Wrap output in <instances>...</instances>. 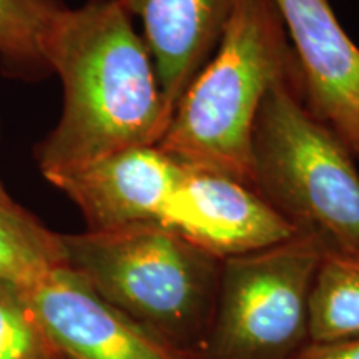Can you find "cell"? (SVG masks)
I'll return each mask as SVG.
<instances>
[{
	"label": "cell",
	"mask_w": 359,
	"mask_h": 359,
	"mask_svg": "<svg viewBox=\"0 0 359 359\" xmlns=\"http://www.w3.org/2000/svg\"><path fill=\"white\" fill-rule=\"evenodd\" d=\"M43 52L64 85L60 120L35 147L45 178L160 142L172 114L147 45L118 0L65 7Z\"/></svg>",
	"instance_id": "cell-1"
},
{
	"label": "cell",
	"mask_w": 359,
	"mask_h": 359,
	"mask_svg": "<svg viewBox=\"0 0 359 359\" xmlns=\"http://www.w3.org/2000/svg\"><path fill=\"white\" fill-rule=\"evenodd\" d=\"M275 0H238L222 42L156 147L187 170L251 187V135L268 90L298 70Z\"/></svg>",
	"instance_id": "cell-2"
},
{
	"label": "cell",
	"mask_w": 359,
	"mask_h": 359,
	"mask_svg": "<svg viewBox=\"0 0 359 359\" xmlns=\"http://www.w3.org/2000/svg\"><path fill=\"white\" fill-rule=\"evenodd\" d=\"M60 238L67 266L105 302L196 359L212 326L223 258L156 223Z\"/></svg>",
	"instance_id": "cell-3"
},
{
	"label": "cell",
	"mask_w": 359,
	"mask_h": 359,
	"mask_svg": "<svg viewBox=\"0 0 359 359\" xmlns=\"http://www.w3.org/2000/svg\"><path fill=\"white\" fill-rule=\"evenodd\" d=\"M251 188L323 253L359 257L354 156L304 102L299 69L273 83L251 135Z\"/></svg>",
	"instance_id": "cell-4"
},
{
	"label": "cell",
	"mask_w": 359,
	"mask_h": 359,
	"mask_svg": "<svg viewBox=\"0 0 359 359\" xmlns=\"http://www.w3.org/2000/svg\"><path fill=\"white\" fill-rule=\"evenodd\" d=\"M313 238L223 258L210 333L196 359H294L309 343V293L323 258Z\"/></svg>",
	"instance_id": "cell-5"
},
{
	"label": "cell",
	"mask_w": 359,
	"mask_h": 359,
	"mask_svg": "<svg viewBox=\"0 0 359 359\" xmlns=\"http://www.w3.org/2000/svg\"><path fill=\"white\" fill-rule=\"evenodd\" d=\"M19 294L64 359H193L105 302L65 263Z\"/></svg>",
	"instance_id": "cell-6"
},
{
	"label": "cell",
	"mask_w": 359,
	"mask_h": 359,
	"mask_svg": "<svg viewBox=\"0 0 359 359\" xmlns=\"http://www.w3.org/2000/svg\"><path fill=\"white\" fill-rule=\"evenodd\" d=\"M309 111L359 158V47L330 0H275Z\"/></svg>",
	"instance_id": "cell-7"
},
{
	"label": "cell",
	"mask_w": 359,
	"mask_h": 359,
	"mask_svg": "<svg viewBox=\"0 0 359 359\" xmlns=\"http://www.w3.org/2000/svg\"><path fill=\"white\" fill-rule=\"evenodd\" d=\"M161 226L219 258L268 248L296 235L251 187L219 173L187 168L170 196Z\"/></svg>",
	"instance_id": "cell-8"
},
{
	"label": "cell",
	"mask_w": 359,
	"mask_h": 359,
	"mask_svg": "<svg viewBox=\"0 0 359 359\" xmlns=\"http://www.w3.org/2000/svg\"><path fill=\"white\" fill-rule=\"evenodd\" d=\"M183 170L158 147L148 145L116 151L47 180L79 206L87 230L103 231L161 224Z\"/></svg>",
	"instance_id": "cell-9"
},
{
	"label": "cell",
	"mask_w": 359,
	"mask_h": 359,
	"mask_svg": "<svg viewBox=\"0 0 359 359\" xmlns=\"http://www.w3.org/2000/svg\"><path fill=\"white\" fill-rule=\"evenodd\" d=\"M138 17L170 114L222 42L238 0H118Z\"/></svg>",
	"instance_id": "cell-10"
},
{
	"label": "cell",
	"mask_w": 359,
	"mask_h": 359,
	"mask_svg": "<svg viewBox=\"0 0 359 359\" xmlns=\"http://www.w3.org/2000/svg\"><path fill=\"white\" fill-rule=\"evenodd\" d=\"M64 263L60 235L11 196H0V286L25 290Z\"/></svg>",
	"instance_id": "cell-11"
},
{
	"label": "cell",
	"mask_w": 359,
	"mask_h": 359,
	"mask_svg": "<svg viewBox=\"0 0 359 359\" xmlns=\"http://www.w3.org/2000/svg\"><path fill=\"white\" fill-rule=\"evenodd\" d=\"M359 336V257L323 255L309 293V343Z\"/></svg>",
	"instance_id": "cell-12"
},
{
	"label": "cell",
	"mask_w": 359,
	"mask_h": 359,
	"mask_svg": "<svg viewBox=\"0 0 359 359\" xmlns=\"http://www.w3.org/2000/svg\"><path fill=\"white\" fill-rule=\"evenodd\" d=\"M64 8L62 0H0V60L12 74L50 72L45 39Z\"/></svg>",
	"instance_id": "cell-13"
},
{
	"label": "cell",
	"mask_w": 359,
	"mask_h": 359,
	"mask_svg": "<svg viewBox=\"0 0 359 359\" xmlns=\"http://www.w3.org/2000/svg\"><path fill=\"white\" fill-rule=\"evenodd\" d=\"M19 291L0 286V359H57Z\"/></svg>",
	"instance_id": "cell-14"
},
{
	"label": "cell",
	"mask_w": 359,
	"mask_h": 359,
	"mask_svg": "<svg viewBox=\"0 0 359 359\" xmlns=\"http://www.w3.org/2000/svg\"><path fill=\"white\" fill-rule=\"evenodd\" d=\"M294 359H359V336L327 343H308Z\"/></svg>",
	"instance_id": "cell-15"
},
{
	"label": "cell",
	"mask_w": 359,
	"mask_h": 359,
	"mask_svg": "<svg viewBox=\"0 0 359 359\" xmlns=\"http://www.w3.org/2000/svg\"><path fill=\"white\" fill-rule=\"evenodd\" d=\"M0 196H8L6 188H4V185H2V182H0Z\"/></svg>",
	"instance_id": "cell-16"
},
{
	"label": "cell",
	"mask_w": 359,
	"mask_h": 359,
	"mask_svg": "<svg viewBox=\"0 0 359 359\" xmlns=\"http://www.w3.org/2000/svg\"><path fill=\"white\" fill-rule=\"evenodd\" d=\"M57 359H64V358H60V356H58V358H57Z\"/></svg>",
	"instance_id": "cell-17"
}]
</instances>
